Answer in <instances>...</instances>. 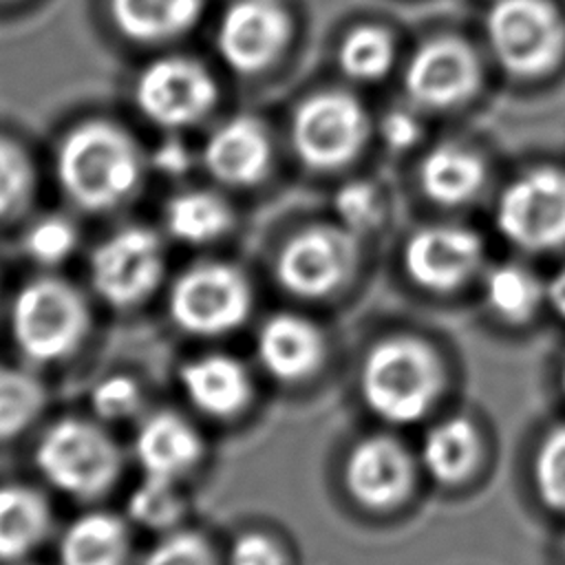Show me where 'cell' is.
Returning <instances> with one entry per match:
<instances>
[{
	"label": "cell",
	"instance_id": "15",
	"mask_svg": "<svg viewBox=\"0 0 565 565\" xmlns=\"http://www.w3.org/2000/svg\"><path fill=\"white\" fill-rule=\"evenodd\" d=\"M415 472V459L397 437L369 435L349 450L342 481L358 505L371 512H388L408 499Z\"/></svg>",
	"mask_w": 565,
	"mask_h": 565
},
{
	"label": "cell",
	"instance_id": "17",
	"mask_svg": "<svg viewBox=\"0 0 565 565\" xmlns=\"http://www.w3.org/2000/svg\"><path fill=\"white\" fill-rule=\"evenodd\" d=\"M256 358L274 380L296 384L309 380L322 366L327 340L313 320L280 311L256 331Z\"/></svg>",
	"mask_w": 565,
	"mask_h": 565
},
{
	"label": "cell",
	"instance_id": "10",
	"mask_svg": "<svg viewBox=\"0 0 565 565\" xmlns=\"http://www.w3.org/2000/svg\"><path fill=\"white\" fill-rule=\"evenodd\" d=\"M494 223L525 252L565 247V170L541 166L512 179L497 201Z\"/></svg>",
	"mask_w": 565,
	"mask_h": 565
},
{
	"label": "cell",
	"instance_id": "4",
	"mask_svg": "<svg viewBox=\"0 0 565 565\" xmlns=\"http://www.w3.org/2000/svg\"><path fill=\"white\" fill-rule=\"evenodd\" d=\"M33 461L55 490L79 501H95L119 481L124 450L102 424L62 417L42 433Z\"/></svg>",
	"mask_w": 565,
	"mask_h": 565
},
{
	"label": "cell",
	"instance_id": "14",
	"mask_svg": "<svg viewBox=\"0 0 565 565\" xmlns=\"http://www.w3.org/2000/svg\"><path fill=\"white\" fill-rule=\"evenodd\" d=\"M483 263V241L463 225H424L415 230L402 249L406 276L433 294H450L463 287Z\"/></svg>",
	"mask_w": 565,
	"mask_h": 565
},
{
	"label": "cell",
	"instance_id": "7",
	"mask_svg": "<svg viewBox=\"0 0 565 565\" xmlns=\"http://www.w3.org/2000/svg\"><path fill=\"white\" fill-rule=\"evenodd\" d=\"M371 137V117L362 102L344 90H320L302 99L289 124L298 161L316 172L349 166Z\"/></svg>",
	"mask_w": 565,
	"mask_h": 565
},
{
	"label": "cell",
	"instance_id": "11",
	"mask_svg": "<svg viewBox=\"0 0 565 565\" xmlns=\"http://www.w3.org/2000/svg\"><path fill=\"white\" fill-rule=\"evenodd\" d=\"M132 95L137 110L150 124L181 130L212 113L218 86L203 62L188 55H166L141 68Z\"/></svg>",
	"mask_w": 565,
	"mask_h": 565
},
{
	"label": "cell",
	"instance_id": "16",
	"mask_svg": "<svg viewBox=\"0 0 565 565\" xmlns=\"http://www.w3.org/2000/svg\"><path fill=\"white\" fill-rule=\"evenodd\" d=\"M201 161L212 179L227 188H249L265 179L271 163V141L252 115L221 121L205 139Z\"/></svg>",
	"mask_w": 565,
	"mask_h": 565
},
{
	"label": "cell",
	"instance_id": "27",
	"mask_svg": "<svg viewBox=\"0 0 565 565\" xmlns=\"http://www.w3.org/2000/svg\"><path fill=\"white\" fill-rule=\"evenodd\" d=\"M42 380L20 366H0V441L22 435L46 408Z\"/></svg>",
	"mask_w": 565,
	"mask_h": 565
},
{
	"label": "cell",
	"instance_id": "3",
	"mask_svg": "<svg viewBox=\"0 0 565 565\" xmlns=\"http://www.w3.org/2000/svg\"><path fill=\"white\" fill-rule=\"evenodd\" d=\"M90 324L86 296L57 276L29 280L18 289L9 309L11 338L31 364L71 358L86 342Z\"/></svg>",
	"mask_w": 565,
	"mask_h": 565
},
{
	"label": "cell",
	"instance_id": "38",
	"mask_svg": "<svg viewBox=\"0 0 565 565\" xmlns=\"http://www.w3.org/2000/svg\"><path fill=\"white\" fill-rule=\"evenodd\" d=\"M152 163L166 174H183L190 166V152L181 141H166L152 154Z\"/></svg>",
	"mask_w": 565,
	"mask_h": 565
},
{
	"label": "cell",
	"instance_id": "28",
	"mask_svg": "<svg viewBox=\"0 0 565 565\" xmlns=\"http://www.w3.org/2000/svg\"><path fill=\"white\" fill-rule=\"evenodd\" d=\"M395 62L393 35L375 24L351 29L338 46L340 71L353 82H377L388 75Z\"/></svg>",
	"mask_w": 565,
	"mask_h": 565
},
{
	"label": "cell",
	"instance_id": "19",
	"mask_svg": "<svg viewBox=\"0 0 565 565\" xmlns=\"http://www.w3.org/2000/svg\"><path fill=\"white\" fill-rule=\"evenodd\" d=\"M132 452L146 477L179 481L203 459L205 444L183 415L157 411L141 422Z\"/></svg>",
	"mask_w": 565,
	"mask_h": 565
},
{
	"label": "cell",
	"instance_id": "1",
	"mask_svg": "<svg viewBox=\"0 0 565 565\" xmlns=\"http://www.w3.org/2000/svg\"><path fill=\"white\" fill-rule=\"evenodd\" d=\"M146 168L148 159L137 139L108 119L75 124L55 150V177L64 196L93 214L128 203L139 192Z\"/></svg>",
	"mask_w": 565,
	"mask_h": 565
},
{
	"label": "cell",
	"instance_id": "37",
	"mask_svg": "<svg viewBox=\"0 0 565 565\" xmlns=\"http://www.w3.org/2000/svg\"><path fill=\"white\" fill-rule=\"evenodd\" d=\"M380 132L388 148L406 150L419 141L422 121L411 110L397 108V110H391L384 115V119L380 124Z\"/></svg>",
	"mask_w": 565,
	"mask_h": 565
},
{
	"label": "cell",
	"instance_id": "8",
	"mask_svg": "<svg viewBox=\"0 0 565 565\" xmlns=\"http://www.w3.org/2000/svg\"><path fill=\"white\" fill-rule=\"evenodd\" d=\"M360 260L358 236L338 225H309L291 234L276 254L278 285L305 300H322L340 291Z\"/></svg>",
	"mask_w": 565,
	"mask_h": 565
},
{
	"label": "cell",
	"instance_id": "9",
	"mask_svg": "<svg viewBox=\"0 0 565 565\" xmlns=\"http://www.w3.org/2000/svg\"><path fill=\"white\" fill-rule=\"evenodd\" d=\"M95 294L115 309L143 305L163 282L166 252L161 236L146 225H126L104 241L88 260Z\"/></svg>",
	"mask_w": 565,
	"mask_h": 565
},
{
	"label": "cell",
	"instance_id": "39",
	"mask_svg": "<svg viewBox=\"0 0 565 565\" xmlns=\"http://www.w3.org/2000/svg\"><path fill=\"white\" fill-rule=\"evenodd\" d=\"M545 302L561 320H565V265L545 282Z\"/></svg>",
	"mask_w": 565,
	"mask_h": 565
},
{
	"label": "cell",
	"instance_id": "26",
	"mask_svg": "<svg viewBox=\"0 0 565 565\" xmlns=\"http://www.w3.org/2000/svg\"><path fill=\"white\" fill-rule=\"evenodd\" d=\"M483 300L497 318L523 324L545 302V282L519 263H501L483 276Z\"/></svg>",
	"mask_w": 565,
	"mask_h": 565
},
{
	"label": "cell",
	"instance_id": "18",
	"mask_svg": "<svg viewBox=\"0 0 565 565\" xmlns=\"http://www.w3.org/2000/svg\"><path fill=\"white\" fill-rule=\"evenodd\" d=\"M179 382L192 406L214 419L241 415L254 397L249 371L227 353H205L188 360L179 371Z\"/></svg>",
	"mask_w": 565,
	"mask_h": 565
},
{
	"label": "cell",
	"instance_id": "31",
	"mask_svg": "<svg viewBox=\"0 0 565 565\" xmlns=\"http://www.w3.org/2000/svg\"><path fill=\"white\" fill-rule=\"evenodd\" d=\"M532 481L543 505L565 514V424L554 426L539 441L532 461Z\"/></svg>",
	"mask_w": 565,
	"mask_h": 565
},
{
	"label": "cell",
	"instance_id": "35",
	"mask_svg": "<svg viewBox=\"0 0 565 565\" xmlns=\"http://www.w3.org/2000/svg\"><path fill=\"white\" fill-rule=\"evenodd\" d=\"M139 565H218L212 543L192 530L168 532Z\"/></svg>",
	"mask_w": 565,
	"mask_h": 565
},
{
	"label": "cell",
	"instance_id": "22",
	"mask_svg": "<svg viewBox=\"0 0 565 565\" xmlns=\"http://www.w3.org/2000/svg\"><path fill=\"white\" fill-rule=\"evenodd\" d=\"M53 532L49 499L33 486H0V561L18 563L35 552Z\"/></svg>",
	"mask_w": 565,
	"mask_h": 565
},
{
	"label": "cell",
	"instance_id": "12",
	"mask_svg": "<svg viewBox=\"0 0 565 565\" xmlns=\"http://www.w3.org/2000/svg\"><path fill=\"white\" fill-rule=\"evenodd\" d=\"M481 86L477 51L457 35L422 42L404 68V93L413 106L446 110L466 104Z\"/></svg>",
	"mask_w": 565,
	"mask_h": 565
},
{
	"label": "cell",
	"instance_id": "2",
	"mask_svg": "<svg viewBox=\"0 0 565 565\" xmlns=\"http://www.w3.org/2000/svg\"><path fill=\"white\" fill-rule=\"evenodd\" d=\"M446 388L441 355L417 335L377 340L360 364V395L388 424H415L430 413Z\"/></svg>",
	"mask_w": 565,
	"mask_h": 565
},
{
	"label": "cell",
	"instance_id": "5",
	"mask_svg": "<svg viewBox=\"0 0 565 565\" xmlns=\"http://www.w3.org/2000/svg\"><path fill=\"white\" fill-rule=\"evenodd\" d=\"M486 40L508 75L543 77L565 57V18L550 0H494L486 13Z\"/></svg>",
	"mask_w": 565,
	"mask_h": 565
},
{
	"label": "cell",
	"instance_id": "23",
	"mask_svg": "<svg viewBox=\"0 0 565 565\" xmlns=\"http://www.w3.org/2000/svg\"><path fill=\"white\" fill-rule=\"evenodd\" d=\"M481 455L483 439L477 424L463 415H452L426 430L419 459L437 483L459 486L475 475Z\"/></svg>",
	"mask_w": 565,
	"mask_h": 565
},
{
	"label": "cell",
	"instance_id": "34",
	"mask_svg": "<svg viewBox=\"0 0 565 565\" xmlns=\"http://www.w3.org/2000/svg\"><path fill=\"white\" fill-rule=\"evenodd\" d=\"M143 404L141 386L126 373H110L99 380L90 391V406L102 422H124Z\"/></svg>",
	"mask_w": 565,
	"mask_h": 565
},
{
	"label": "cell",
	"instance_id": "25",
	"mask_svg": "<svg viewBox=\"0 0 565 565\" xmlns=\"http://www.w3.org/2000/svg\"><path fill=\"white\" fill-rule=\"evenodd\" d=\"M234 225L232 205L212 190H183L163 205L166 232L185 245H207Z\"/></svg>",
	"mask_w": 565,
	"mask_h": 565
},
{
	"label": "cell",
	"instance_id": "30",
	"mask_svg": "<svg viewBox=\"0 0 565 565\" xmlns=\"http://www.w3.org/2000/svg\"><path fill=\"white\" fill-rule=\"evenodd\" d=\"M35 194V168L29 152L0 135V221L20 216Z\"/></svg>",
	"mask_w": 565,
	"mask_h": 565
},
{
	"label": "cell",
	"instance_id": "33",
	"mask_svg": "<svg viewBox=\"0 0 565 565\" xmlns=\"http://www.w3.org/2000/svg\"><path fill=\"white\" fill-rule=\"evenodd\" d=\"M335 216L342 227L362 236L380 227L384 218V201L380 190L366 181H351L335 192Z\"/></svg>",
	"mask_w": 565,
	"mask_h": 565
},
{
	"label": "cell",
	"instance_id": "21",
	"mask_svg": "<svg viewBox=\"0 0 565 565\" xmlns=\"http://www.w3.org/2000/svg\"><path fill=\"white\" fill-rule=\"evenodd\" d=\"M128 521L115 512L93 510L71 521L57 541L60 565H128Z\"/></svg>",
	"mask_w": 565,
	"mask_h": 565
},
{
	"label": "cell",
	"instance_id": "29",
	"mask_svg": "<svg viewBox=\"0 0 565 565\" xmlns=\"http://www.w3.org/2000/svg\"><path fill=\"white\" fill-rule=\"evenodd\" d=\"M177 483L174 479L143 475V481L126 501L128 519L152 532H172L185 514V499Z\"/></svg>",
	"mask_w": 565,
	"mask_h": 565
},
{
	"label": "cell",
	"instance_id": "13",
	"mask_svg": "<svg viewBox=\"0 0 565 565\" xmlns=\"http://www.w3.org/2000/svg\"><path fill=\"white\" fill-rule=\"evenodd\" d=\"M291 40V18L280 0H234L216 24L221 60L238 75H256L280 60Z\"/></svg>",
	"mask_w": 565,
	"mask_h": 565
},
{
	"label": "cell",
	"instance_id": "36",
	"mask_svg": "<svg viewBox=\"0 0 565 565\" xmlns=\"http://www.w3.org/2000/svg\"><path fill=\"white\" fill-rule=\"evenodd\" d=\"M227 565H289V558L274 536L252 530L234 539Z\"/></svg>",
	"mask_w": 565,
	"mask_h": 565
},
{
	"label": "cell",
	"instance_id": "20",
	"mask_svg": "<svg viewBox=\"0 0 565 565\" xmlns=\"http://www.w3.org/2000/svg\"><path fill=\"white\" fill-rule=\"evenodd\" d=\"M486 179L483 157L457 141L433 146L419 163L422 192L444 207L470 203L483 190Z\"/></svg>",
	"mask_w": 565,
	"mask_h": 565
},
{
	"label": "cell",
	"instance_id": "24",
	"mask_svg": "<svg viewBox=\"0 0 565 565\" xmlns=\"http://www.w3.org/2000/svg\"><path fill=\"white\" fill-rule=\"evenodd\" d=\"M205 0H108L117 31L137 44H163L185 35L201 18Z\"/></svg>",
	"mask_w": 565,
	"mask_h": 565
},
{
	"label": "cell",
	"instance_id": "6",
	"mask_svg": "<svg viewBox=\"0 0 565 565\" xmlns=\"http://www.w3.org/2000/svg\"><path fill=\"white\" fill-rule=\"evenodd\" d=\"M254 291L247 276L232 263L201 260L183 269L170 285L168 313L172 322L199 338L236 331L249 318Z\"/></svg>",
	"mask_w": 565,
	"mask_h": 565
},
{
	"label": "cell",
	"instance_id": "40",
	"mask_svg": "<svg viewBox=\"0 0 565 565\" xmlns=\"http://www.w3.org/2000/svg\"><path fill=\"white\" fill-rule=\"evenodd\" d=\"M561 386H563V393H565V362H563V369H561Z\"/></svg>",
	"mask_w": 565,
	"mask_h": 565
},
{
	"label": "cell",
	"instance_id": "41",
	"mask_svg": "<svg viewBox=\"0 0 565 565\" xmlns=\"http://www.w3.org/2000/svg\"><path fill=\"white\" fill-rule=\"evenodd\" d=\"M563 556H565V543H563Z\"/></svg>",
	"mask_w": 565,
	"mask_h": 565
},
{
	"label": "cell",
	"instance_id": "32",
	"mask_svg": "<svg viewBox=\"0 0 565 565\" xmlns=\"http://www.w3.org/2000/svg\"><path fill=\"white\" fill-rule=\"evenodd\" d=\"M77 243H79L77 225L62 214H49L33 221L22 238V247L26 256L33 263L44 267L64 263L75 252Z\"/></svg>",
	"mask_w": 565,
	"mask_h": 565
}]
</instances>
